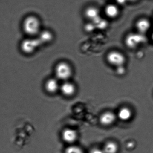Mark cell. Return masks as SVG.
<instances>
[{"instance_id":"30bf717a","label":"cell","mask_w":153,"mask_h":153,"mask_svg":"<svg viewBox=\"0 0 153 153\" xmlns=\"http://www.w3.org/2000/svg\"><path fill=\"white\" fill-rule=\"evenodd\" d=\"M77 138V134L75 131L71 129H67L62 133V138L68 143L74 142Z\"/></svg>"},{"instance_id":"ba28073f","label":"cell","mask_w":153,"mask_h":153,"mask_svg":"<svg viewBox=\"0 0 153 153\" xmlns=\"http://www.w3.org/2000/svg\"><path fill=\"white\" fill-rule=\"evenodd\" d=\"M105 13L109 18L115 19L120 15V9L117 5L109 4L105 8Z\"/></svg>"},{"instance_id":"8992f818","label":"cell","mask_w":153,"mask_h":153,"mask_svg":"<svg viewBox=\"0 0 153 153\" xmlns=\"http://www.w3.org/2000/svg\"><path fill=\"white\" fill-rule=\"evenodd\" d=\"M136 28L138 33L145 35L151 27L150 21L146 18H141L136 22Z\"/></svg>"},{"instance_id":"6da1fadb","label":"cell","mask_w":153,"mask_h":153,"mask_svg":"<svg viewBox=\"0 0 153 153\" xmlns=\"http://www.w3.org/2000/svg\"><path fill=\"white\" fill-rule=\"evenodd\" d=\"M23 27L26 33L30 36L35 35L40 32L41 23L37 17L30 16L25 19L23 22Z\"/></svg>"},{"instance_id":"52a82bcc","label":"cell","mask_w":153,"mask_h":153,"mask_svg":"<svg viewBox=\"0 0 153 153\" xmlns=\"http://www.w3.org/2000/svg\"><path fill=\"white\" fill-rule=\"evenodd\" d=\"M116 120V115L113 112L107 111L104 113L100 116V122L104 126H108L112 124Z\"/></svg>"},{"instance_id":"9c48e42d","label":"cell","mask_w":153,"mask_h":153,"mask_svg":"<svg viewBox=\"0 0 153 153\" xmlns=\"http://www.w3.org/2000/svg\"><path fill=\"white\" fill-rule=\"evenodd\" d=\"M99 10L97 8L90 7L86 10L85 15L88 19L95 22L100 17Z\"/></svg>"},{"instance_id":"2e32d148","label":"cell","mask_w":153,"mask_h":153,"mask_svg":"<svg viewBox=\"0 0 153 153\" xmlns=\"http://www.w3.org/2000/svg\"><path fill=\"white\" fill-rule=\"evenodd\" d=\"M65 153H83L81 149L76 146H71L66 149Z\"/></svg>"},{"instance_id":"4fadbf2b","label":"cell","mask_w":153,"mask_h":153,"mask_svg":"<svg viewBox=\"0 0 153 153\" xmlns=\"http://www.w3.org/2000/svg\"><path fill=\"white\" fill-rule=\"evenodd\" d=\"M59 85L57 80L53 79H49L46 82L45 88L49 93H55L59 88Z\"/></svg>"},{"instance_id":"44dd1931","label":"cell","mask_w":153,"mask_h":153,"mask_svg":"<svg viewBox=\"0 0 153 153\" xmlns=\"http://www.w3.org/2000/svg\"><path fill=\"white\" fill-rule=\"evenodd\" d=\"M151 39H152V41H153V32L152 33V35H151Z\"/></svg>"},{"instance_id":"9a60e30c","label":"cell","mask_w":153,"mask_h":153,"mask_svg":"<svg viewBox=\"0 0 153 153\" xmlns=\"http://www.w3.org/2000/svg\"><path fill=\"white\" fill-rule=\"evenodd\" d=\"M38 37L41 40L43 44H44L51 42L52 40L53 36L51 32L45 30L40 33V35Z\"/></svg>"},{"instance_id":"ffe728a7","label":"cell","mask_w":153,"mask_h":153,"mask_svg":"<svg viewBox=\"0 0 153 153\" xmlns=\"http://www.w3.org/2000/svg\"><path fill=\"white\" fill-rule=\"evenodd\" d=\"M138 0H128V1H130V2H136Z\"/></svg>"},{"instance_id":"ac0fdd59","label":"cell","mask_w":153,"mask_h":153,"mask_svg":"<svg viewBox=\"0 0 153 153\" xmlns=\"http://www.w3.org/2000/svg\"><path fill=\"white\" fill-rule=\"evenodd\" d=\"M117 4L119 5L122 6L126 4V2L128 1V0H115Z\"/></svg>"},{"instance_id":"e0dca14e","label":"cell","mask_w":153,"mask_h":153,"mask_svg":"<svg viewBox=\"0 0 153 153\" xmlns=\"http://www.w3.org/2000/svg\"><path fill=\"white\" fill-rule=\"evenodd\" d=\"M117 72L119 75H123L125 72V69L123 66L117 67Z\"/></svg>"},{"instance_id":"7a4b0ae2","label":"cell","mask_w":153,"mask_h":153,"mask_svg":"<svg viewBox=\"0 0 153 153\" xmlns=\"http://www.w3.org/2000/svg\"><path fill=\"white\" fill-rule=\"evenodd\" d=\"M146 41L145 35L140 33H130L125 37V43L127 47L130 49H135Z\"/></svg>"},{"instance_id":"5b68a950","label":"cell","mask_w":153,"mask_h":153,"mask_svg":"<svg viewBox=\"0 0 153 153\" xmlns=\"http://www.w3.org/2000/svg\"><path fill=\"white\" fill-rule=\"evenodd\" d=\"M55 72L58 78L62 80H66L70 77L72 70L68 63L61 62L56 66Z\"/></svg>"},{"instance_id":"277c9868","label":"cell","mask_w":153,"mask_h":153,"mask_svg":"<svg viewBox=\"0 0 153 153\" xmlns=\"http://www.w3.org/2000/svg\"><path fill=\"white\" fill-rule=\"evenodd\" d=\"M106 60L108 63L116 67L123 66L126 62L125 56L118 51H111L106 55Z\"/></svg>"},{"instance_id":"5bb4252c","label":"cell","mask_w":153,"mask_h":153,"mask_svg":"<svg viewBox=\"0 0 153 153\" xmlns=\"http://www.w3.org/2000/svg\"><path fill=\"white\" fill-rule=\"evenodd\" d=\"M118 148L117 143L113 141H109L105 144L103 150L104 153H117Z\"/></svg>"},{"instance_id":"3957f363","label":"cell","mask_w":153,"mask_h":153,"mask_svg":"<svg viewBox=\"0 0 153 153\" xmlns=\"http://www.w3.org/2000/svg\"><path fill=\"white\" fill-rule=\"evenodd\" d=\"M42 45H43L42 43L38 37L27 39L24 40L21 43V50L25 53L30 54L34 52Z\"/></svg>"},{"instance_id":"8fae6325","label":"cell","mask_w":153,"mask_h":153,"mask_svg":"<svg viewBox=\"0 0 153 153\" xmlns=\"http://www.w3.org/2000/svg\"><path fill=\"white\" fill-rule=\"evenodd\" d=\"M132 115V111L128 107H123L121 108L118 112V118L123 121L129 120L131 118Z\"/></svg>"},{"instance_id":"d6986e66","label":"cell","mask_w":153,"mask_h":153,"mask_svg":"<svg viewBox=\"0 0 153 153\" xmlns=\"http://www.w3.org/2000/svg\"><path fill=\"white\" fill-rule=\"evenodd\" d=\"M90 153H104L103 150L98 149H95L91 151Z\"/></svg>"},{"instance_id":"7c38bea8","label":"cell","mask_w":153,"mask_h":153,"mask_svg":"<svg viewBox=\"0 0 153 153\" xmlns=\"http://www.w3.org/2000/svg\"><path fill=\"white\" fill-rule=\"evenodd\" d=\"M61 90L63 94L70 96L74 94L75 92V87L74 85L70 82H65L62 84Z\"/></svg>"}]
</instances>
